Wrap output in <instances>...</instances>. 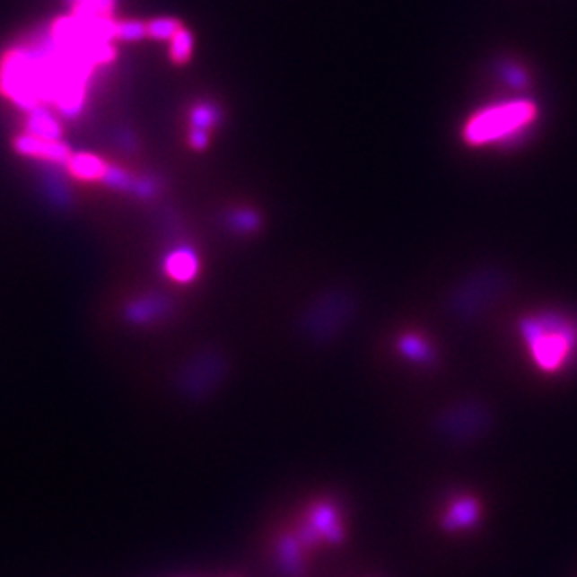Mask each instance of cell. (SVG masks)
<instances>
[{"label":"cell","mask_w":577,"mask_h":577,"mask_svg":"<svg viewBox=\"0 0 577 577\" xmlns=\"http://www.w3.org/2000/svg\"><path fill=\"white\" fill-rule=\"evenodd\" d=\"M31 129H32L34 136L49 138V141H55L57 135L60 133L57 120L53 117H48V114H36V117H32Z\"/></svg>","instance_id":"obj_8"},{"label":"cell","mask_w":577,"mask_h":577,"mask_svg":"<svg viewBox=\"0 0 577 577\" xmlns=\"http://www.w3.org/2000/svg\"><path fill=\"white\" fill-rule=\"evenodd\" d=\"M69 167L81 178H105L107 170L100 159L92 155H75L69 157Z\"/></svg>","instance_id":"obj_6"},{"label":"cell","mask_w":577,"mask_h":577,"mask_svg":"<svg viewBox=\"0 0 577 577\" xmlns=\"http://www.w3.org/2000/svg\"><path fill=\"white\" fill-rule=\"evenodd\" d=\"M540 109L533 100L516 98L480 107L461 126V143L469 148L511 146L535 127Z\"/></svg>","instance_id":"obj_1"},{"label":"cell","mask_w":577,"mask_h":577,"mask_svg":"<svg viewBox=\"0 0 577 577\" xmlns=\"http://www.w3.org/2000/svg\"><path fill=\"white\" fill-rule=\"evenodd\" d=\"M398 350L406 359L417 363V364H424L433 359L432 344L426 338H423L421 335H415V333L404 335L398 340Z\"/></svg>","instance_id":"obj_5"},{"label":"cell","mask_w":577,"mask_h":577,"mask_svg":"<svg viewBox=\"0 0 577 577\" xmlns=\"http://www.w3.org/2000/svg\"><path fill=\"white\" fill-rule=\"evenodd\" d=\"M215 122V110L212 107H198L195 110V124L197 129H205Z\"/></svg>","instance_id":"obj_13"},{"label":"cell","mask_w":577,"mask_h":577,"mask_svg":"<svg viewBox=\"0 0 577 577\" xmlns=\"http://www.w3.org/2000/svg\"><path fill=\"white\" fill-rule=\"evenodd\" d=\"M520 338L544 374L563 372L577 354V321L564 312L542 310L521 318Z\"/></svg>","instance_id":"obj_2"},{"label":"cell","mask_w":577,"mask_h":577,"mask_svg":"<svg viewBox=\"0 0 577 577\" xmlns=\"http://www.w3.org/2000/svg\"><path fill=\"white\" fill-rule=\"evenodd\" d=\"M193 266H195V260L191 255H188V252H178V255H174L169 262V269L172 271L176 279H188V276H191L195 269Z\"/></svg>","instance_id":"obj_10"},{"label":"cell","mask_w":577,"mask_h":577,"mask_svg":"<svg viewBox=\"0 0 577 577\" xmlns=\"http://www.w3.org/2000/svg\"><path fill=\"white\" fill-rule=\"evenodd\" d=\"M191 48H193L191 36L183 29H179L172 36V57H174V60H178V62L186 60L191 55Z\"/></svg>","instance_id":"obj_11"},{"label":"cell","mask_w":577,"mask_h":577,"mask_svg":"<svg viewBox=\"0 0 577 577\" xmlns=\"http://www.w3.org/2000/svg\"><path fill=\"white\" fill-rule=\"evenodd\" d=\"M146 31H148V36H152V38H157V39L170 38L172 39V36L179 31V25L172 19H155V21L148 22Z\"/></svg>","instance_id":"obj_9"},{"label":"cell","mask_w":577,"mask_h":577,"mask_svg":"<svg viewBox=\"0 0 577 577\" xmlns=\"http://www.w3.org/2000/svg\"><path fill=\"white\" fill-rule=\"evenodd\" d=\"M478 518H480L478 501L464 495L449 503V509L443 514V525L447 530H450V533H458V530L471 529Z\"/></svg>","instance_id":"obj_3"},{"label":"cell","mask_w":577,"mask_h":577,"mask_svg":"<svg viewBox=\"0 0 577 577\" xmlns=\"http://www.w3.org/2000/svg\"><path fill=\"white\" fill-rule=\"evenodd\" d=\"M143 36H148V31L146 25H141V22H122V25H117V38L138 39Z\"/></svg>","instance_id":"obj_12"},{"label":"cell","mask_w":577,"mask_h":577,"mask_svg":"<svg viewBox=\"0 0 577 577\" xmlns=\"http://www.w3.org/2000/svg\"><path fill=\"white\" fill-rule=\"evenodd\" d=\"M17 150L27 153V155H38L45 159H53V161H64L69 159V150L64 144H57L55 141H49V138H39V136H21L17 138Z\"/></svg>","instance_id":"obj_4"},{"label":"cell","mask_w":577,"mask_h":577,"mask_svg":"<svg viewBox=\"0 0 577 577\" xmlns=\"http://www.w3.org/2000/svg\"><path fill=\"white\" fill-rule=\"evenodd\" d=\"M497 72L503 77V81L509 86H512V88L521 90V88H527L529 83H530V75H529L527 69L521 64L514 62V60L501 62L499 67H497Z\"/></svg>","instance_id":"obj_7"}]
</instances>
